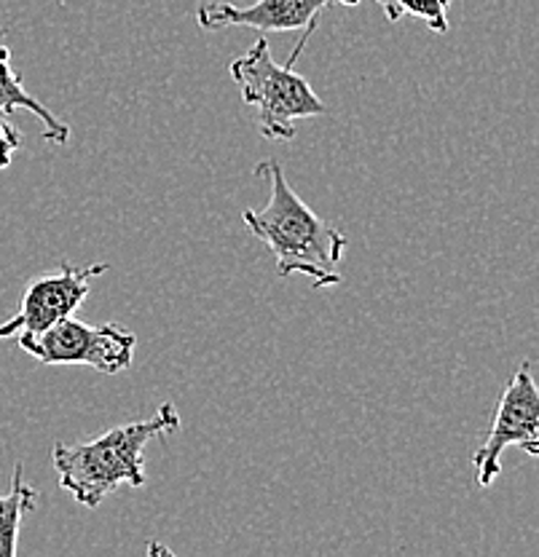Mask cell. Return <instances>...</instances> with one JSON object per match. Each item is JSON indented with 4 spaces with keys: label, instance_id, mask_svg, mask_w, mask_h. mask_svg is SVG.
Returning <instances> with one entry per match:
<instances>
[{
    "label": "cell",
    "instance_id": "cell-10",
    "mask_svg": "<svg viewBox=\"0 0 539 557\" xmlns=\"http://www.w3.org/2000/svg\"><path fill=\"white\" fill-rule=\"evenodd\" d=\"M381 5L387 22H400L403 16H416L432 33H449V3L451 0H373Z\"/></svg>",
    "mask_w": 539,
    "mask_h": 557
},
{
    "label": "cell",
    "instance_id": "cell-8",
    "mask_svg": "<svg viewBox=\"0 0 539 557\" xmlns=\"http://www.w3.org/2000/svg\"><path fill=\"white\" fill-rule=\"evenodd\" d=\"M16 110H27L44 124L46 143L51 145H65L71 139V126L65 121L57 119L44 102L36 100L30 91L25 89L22 78L16 75V70L11 67V51L5 46V30H0V113H16Z\"/></svg>",
    "mask_w": 539,
    "mask_h": 557
},
{
    "label": "cell",
    "instance_id": "cell-6",
    "mask_svg": "<svg viewBox=\"0 0 539 557\" xmlns=\"http://www.w3.org/2000/svg\"><path fill=\"white\" fill-rule=\"evenodd\" d=\"M108 269V263L89 265V269H75V265L62 263L57 274L33 276L22 293V306L16 317L0 324V341L14 333H44L60 319L73 317L89 295L91 282L106 274Z\"/></svg>",
    "mask_w": 539,
    "mask_h": 557
},
{
    "label": "cell",
    "instance_id": "cell-7",
    "mask_svg": "<svg viewBox=\"0 0 539 557\" xmlns=\"http://www.w3.org/2000/svg\"><path fill=\"white\" fill-rule=\"evenodd\" d=\"M359 0H255L253 5L205 3L196 9L201 30L250 27L255 33H315L330 5H357Z\"/></svg>",
    "mask_w": 539,
    "mask_h": 557
},
{
    "label": "cell",
    "instance_id": "cell-11",
    "mask_svg": "<svg viewBox=\"0 0 539 557\" xmlns=\"http://www.w3.org/2000/svg\"><path fill=\"white\" fill-rule=\"evenodd\" d=\"M20 145H22L20 132H16L14 126L3 119V113H0V172L9 170L11 161H14V153L20 150Z\"/></svg>",
    "mask_w": 539,
    "mask_h": 557
},
{
    "label": "cell",
    "instance_id": "cell-9",
    "mask_svg": "<svg viewBox=\"0 0 539 557\" xmlns=\"http://www.w3.org/2000/svg\"><path fill=\"white\" fill-rule=\"evenodd\" d=\"M40 493L25 483V469L22 463L14 467L11 491L0 496V557H14L20 547V528L25 515L38 507Z\"/></svg>",
    "mask_w": 539,
    "mask_h": 557
},
{
    "label": "cell",
    "instance_id": "cell-1",
    "mask_svg": "<svg viewBox=\"0 0 539 557\" xmlns=\"http://www.w3.org/2000/svg\"><path fill=\"white\" fill-rule=\"evenodd\" d=\"M255 174L271 183L269 205L264 209H245L242 220L255 239L274 255L277 276L304 274L317 289L335 287L341 282L339 263L344 258L346 236L290 188L280 161H264L255 166Z\"/></svg>",
    "mask_w": 539,
    "mask_h": 557
},
{
    "label": "cell",
    "instance_id": "cell-4",
    "mask_svg": "<svg viewBox=\"0 0 539 557\" xmlns=\"http://www.w3.org/2000/svg\"><path fill=\"white\" fill-rule=\"evenodd\" d=\"M137 338L119 324L60 319L44 333H22L20 348L44 364H89L106 375L124 373L135 359Z\"/></svg>",
    "mask_w": 539,
    "mask_h": 557
},
{
    "label": "cell",
    "instance_id": "cell-3",
    "mask_svg": "<svg viewBox=\"0 0 539 557\" xmlns=\"http://www.w3.org/2000/svg\"><path fill=\"white\" fill-rule=\"evenodd\" d=\"M231 78L240 86L245 104L258 113V129L266 139L295 137V126L304 119L328 113V104L315 95L309 81L295 73V65H280L266 38L255 40L250 51L231 62Z\"/></svg>",
    "mask_w": 539,
    "mask_h": 557
},
{
    "label": "cell",
    "instance_id": "cell-5",
    "mask_svg": "<svg viewBox=\"0 0 539 557\" xmlns=\"http://www.w3.org/2000/svg\"><path fill=\"white\" fill-rule=\"evenodd\" d=\"M513 445H518L526 456L539 453V392L529 362L520 364L504 386L489 437L473 456V469L480 487H489L500 478L502 453Z\"/></svg>",
    "mask_w": 539,
    "mask_h": 557
},
{
    "label": "cell",
    "instance_id": "cell-2",
    "mask_svg": "<svg viewBox=\"0 0 539 557\" xmlns=\"http://www.w3.org/2000/svg\"><path fill=\"white\" fill-rule=\"evenodd\" d=\"M177 429L180 416L175 405L164 403L154 418L108 429L106 434L89 440V443H57L51 450V463H54L60 485L75 502L95 509L121 485L143 487L145 448L156 437L172 434Z\"/></svg>",
    "mask_w": 539,
    "mask_h": 557
}]
</instances>
